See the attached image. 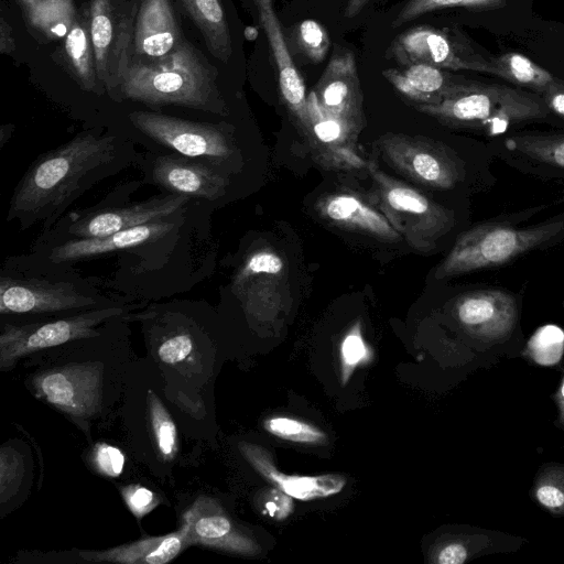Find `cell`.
<instances>
[{
    "label": "cell",
    "instance_id": "1",
    "mask_svg": "<svg viewBox=\"0 0 564 564\" xmlns=\"http://www.w3.org/2000/svg\"><path fill=\"white\" fill-rule=\"evenodd\" d=\"M137 158L131 141L83 131L31 163L14 188L7 221H17L21 230L35 225L50 229L86 191Z\"/></svg>",
    "mask_w": 564,
    "mask_h": 564
},
{
    "label": "cell",
    "instance_id": "2",
    "mask_svg": "<svg viewBox=\"0 0 564 564\" xmlns=\"http://www.w3.org/2000/svg\"><path fill=\"white\" fill-rule=\"evenodd\" d=\"M124 316L110 321L99 336L50 349L55 354L44 351L45 362L28 378L36 398L85 431L116 400V388L124 386L129 368L123 370V361L118 362L115 341L110 339Z\"/></svg>",
    "mask_w": 564,
    "mask_h": 564
},
{
    "label": "cell",
    "instance_id": "3",
    "mask_svg": "<svg viewBox=\"0 0 564 564\" xmlns=\"http://www.w3.org/2000/svg\"><path fill=\"white\" fill-rule=\"evenodd\" d=\"M99 285L73 265L52 264L31 252L8 257L0 273V315L35 318L128 304Z\"/></svg>",
    "mask_w": 564,
    "mask_h": 564
},
{
    "label": "cell",
    "instance_id": "4",
    "mask_svg": "<svg viewBox=\"0 0 564 564\" xmlns=\"http://www.w3.org/2000/svg\"><path fill=\"white\" fill-rule=\"evenodd\" d=\"M119 88L124 99L149 106L177 105L226 113L216 85V68L183 39L165 56L132 59Z\"/></svg>",
    "mask_w": 564,
    "mask_h": 564
},
{
    "label": "cell",
    "instance_id": "5",
    "mask_svg": "<svg viewBox=\"0 0 564 564\" xmlns=\"http://www.w3.org/2000/svg\"><path fill=\"white\" fill-rule=\"evenodd\" d=\"M141 184L142 182L137 181L122 185L96 206L63 215L50 229L41 232L33 246L109 236L139 225L171 218L193 200L185 195L167 193L142 202L127 203L124 194L135 191Z\"/></svg>",
    "mask_w": 564,
    "mask_h": 564
},
{
    "label": "cell",
    "instance_id": "6",
    "mask_svg": "<svg viewBox=\"0 0 564 564\" xmlns=\"http://www.w3.org/2000/svg\"><path fill=\"white\" fill-rule=\"evenodd\" d=\"M444 122L502 132L509 126L544 118L550 109L540 97L499 84L475 82L468 89L435 104L416 107Z\"/></svg>",
    "mask_w": 564,
    "mask_h": 564
},
{
    "label": "cell",
    "instance_id": "7",
    "mask_svg": "<svg viewBox=\"0 0 564 564\" xmlns=\"http://www.w3.org/2000/svg\"><path fill=\"white\" fill-rule=\"evenodd\" d=\"M135 306L123 304L64 314L59 317L2 321L0 370H9L23 357L99 336L110 321L127 315Z\"/></svg>",
    "mask_w": 564,
    "mask_h": 564
},
{
    "label": "cell",
    "instance_id": "8",
    "mask_svg": "<svg viewBox=\"0 0 564 564\" xmlns=\"http://www.w3.org/2000/svg\"><path fill=\"white\" fill-rule=\"evenodd\" d=\"M563 221H551L530 228L491 224L463 232L437 267L436 279H447L471 271L505 264L556 236Z\"/></svg>",
    "mask_w": 564,
    "mask_h": 564
},
{
    "label": "cell",
    "instance_id": "9",
    "mask_svg": "<svg viewBox=\"0 0 564 564\" xmlns=\"http://www.w3.org/2000/svg\"><path fill=\"white\" fill-rule=\"evenodd\" d=\"M372 195L391 226L415 250L427 252L454 226V215L417 189L368 164Z\"/></svg>",
    "mask_w": 564,
    "mask_h": 564
},
{
    "label": "cell",
    "instance_id": "10",
    "mask_svg": "<svg viewBox=\"0 0 564 564\" xmlns=\"http://www.w3.org/2000/svg\"><path fill=\"white\" fill-rule=\"evenodd\" d=\"M188 209L189 205L171 218L139 225L109 236L33 246L31 253L52 264L73 265L111 253L127 251L140 254V251L148 262L147 257L154 260L151 256L159 254V251H169L152 249L150 246L175 240L185 227Z\"/></svg>",
    "mask_w": 564,
    "mask_h": 564
},
{
    "label": "cell",
    "instance_id": "11",
    "mask_svg": "<svg viewBox=\"0 0 564 564\" xmlns=\"http://www.w3.org/2000/svg\"><path fill=\"white\" fill-rule=\"evenodd\" d=\"M151 370L148 379H143L141 365L130 364L124 379L126 395L140 409L124 404L126 423L131 427L132 440L141 444V455L166 467L176 458L178 437L176 424L162 399L151 387Z\"/></svg>",
    "mask_w": 564,
    "mask_h": 564
},
{
    "label": "cell",
    "instance_id": "12",
    "mask_svg": "<svg viewBox=\"0 0 564 564\" xmlns=\"http://www.w3.org/2000/svg\"><path fill=\"white\" fill-rule=\"evenodd\" d=\"M129 119L133 127L156 144L223 170L235 154L230 135L221 124L147 110L132 111Z\"/></svg>",
    "mask_w": 564,
    "mask_h": 564
},
{
    "label": "cell",
    "instance_id": "13",
    "mask_svg": "<svg viewBox=\"0 0 564 564\" xmlns=\"http://www.w3.org/2000/svg\"><path fill=\"white\" fill-rule=\"evenodd\" d=\"M138 9L131 0H91L90 35L98 80L108 90L120 86L133 53Z\"/></svg>",
    "mask_w": 564,
    "mask_h": 564
},
{
    "label": "cell",
    "instance_id": "14",
    "mask_svg": "<svg viewBox=\"0 0 564 564\" xmlns=\"http://www.w3.org/2000/svg\"><path fill=\"white\" fill-rule=\"evenodd\" d=\"M175 314H162L159 323L149 328L151 351L164 380L186 381L192 389L196 379L199 388L207 380V333L189 317L175 318ZM196 388V386H195Z\"/></svg>",
    "mask_w": 564,
    "mask_h": 564
},
{
    "label": "cell",
    "instance_id": "15",
    "mask_svg": "<svg viewBox=\"0 0 564 564\" xmlns=\"http://www.w3.org/2000/svg\"><path fill=\"white\" fill-rule=\"evenodd\" d=\"M389 54L401 65L423 63L445 70H474L495 75L491 59L477 54L448 30L420 25L400 34Z\"/></svg>",
    "mask_w": 564,
    "mask_h": 564
},
{
    "label": "cell",
    "instance_id": "16",
    "mask_svg": "<svg viewBox=\"0 0 564 564\" xmlns=\"http://www.w3.org/2000/svg\"><path fill=\"white\" fill-rule=\"evenodd\" d=\"M144 182L158 185L167 193L188 196L206 202L225 196L229 174L203 160L180 153H147L140 162Z\"/></svg>",
    "mask_w": 564,
    "mask_h": 564
},
{
    "label": "cell",
    "instance_id": "17",
    "mask_svg": "<svg viewBox=\"0 0 564 564\" xmlns=\"http://www.w3.org/2000/svg\"><path fill=\"white\" fill-rule=\"evenodd\" d=\"M191 546L184 524L177 531L145 536L137 541L107 550H72L51 552L42 555L39 563H120V564H165Z\"/></svg>",
    "mask_w": 564,
    "mask_h": 564
},
{
    "label": "cell",
    "instance_id": "18",
    "mask_svg": "<svg viewBox=\"0 0 564 564\" xmlns=\"http://www.w3.org/2000/svg\"><path fill=\"white\" fill-rule=\"evenodd\" d=\"M379 147L387 161L411 178L447 189L459 180L457 164L441 149L405 135L384 137Z\"/></svg>",
    "mask_w": 564,
    "mask_h": 564
},
{
    "label": "cell",
    "instance_id": "19",
    "mask_svg": "<svg viewBox=\"0 0 564 564\" xmlns=\"http://www.w3.org/2000/svg\"><path fill=\"white\" fill-rule=\"evenodd\" d=\"M313 93L325 112L358 127L362 116V94L351 51L334 52Z\"/></svg>",
    "mask_w": 564,
    "mask_h": 564
},
{
    "label": "cell",
    "instance_id": "20",
    "mask_svg": "<svg viewBox=\"0 0 564 564\" xmlns=\"http://www.w3.org/2000/svg\"><path fill=\"white\" fill-rule=\"evenodd\" d=\"M182 524L189 545H202L238 554H250L253 542L234 524L219 502L207 496L198 497L184 512Z\"/></svg>",
    "mask_w": 564,
    "mask_h": 564
},
{
    "label": "cell",
    "instance_id": "21",
    "mask_svg": "<svg viewBox=\"0 0 564 564\" xmlns=\"http://www.w3.org/2000/svg\"><path fill=\"white\" fill-rule=\"evenodd\" d=\"M402 66L387 68L382 75L399 93L419 105L438 102L468 89L475 83L423 63Z\"/></svg>",
    "mask_w": 564,
    "mask_h": 564
},
{
    "label": "cell",
    "instance_id": "22",
    "mask_svg": "<svg viewBox=\"0 0 564 564\" xmlns=\"http://www.w3.org/2000/svg\"><path fill=\"white\" fill-rule=\"evenodd\" d=\"M182 41L170 0H142L135 15L133 53L143 59L167 55Z\"/></svg>",
    "mask_w": 564,
    "mask_h": 564
},
{
    "label": "cell",
    "instance_id": "23",
    "mask_svg": "<svg viewBox=\"0 0 564 564\" xmlns=\"http://www.w3.org/2000/svg\"><path fill=\"white\" fill-rule=\"evenodd\" d=\"M241 453L269 482L291 498L302 501L327 498L339 494L346 479L339 475L291 476L278 470L270 455L252 444H242Z\"/></svg>",
    "mask_w": 564,
    "mask_h": 564
},
{
    "label": "cell",
    "instance_id": "24",
    "mask_svg": "<svg viewBox=\"0 0 564 564\" xmlns=\"http://www.w3.org/2000/svg\"><path fill=\"white\" fill-rule=\"evenodd\" d=\"M316 208L321 217L336 226L388 241L401 239L387 217L358 195L348 192L333 193L323 197Z\"/></svg>",
    "mask_w": 564,
    "mask_h": 564
},
{
    "label": "cell",
    "instance_id": "25",
    "mask_svg": "<svg viewBox=\"0 0 564 564\" xmlns=\"http://www.w3.org/2000/svg\"><path fill=\"white\" fill-rule=\"evenodd\" d=\"M258 9L260 23L278 67L281 95L289 109L305 127L307 122L305 85L288 50L280 21L273 11L272 3L262 4Z\"/></svg>",
    "mask_w": 564,
    "mask_h": 564
},
{
    "label": "cell",
    "instance_id": "26",
    "mask_svg": "<svg viewBox=\"0 0 564 564\" xmlns=\"http://www.w3.org/2000/svg\"><path fill=\"white\" fill-rule=\"evenodd\" d=\"M513 313V297L501 290L470 292L456 303V314L462 324L485 330L506 328Z\"/></svg>",
    "mask_w": 564,
    "mask_h": 564
},
{
    "label": "cell",
    "instance_id": "27",
    "mask_svg": "<svg viewBox=\"0 0 564 564\" xmlns=\"http://www.w3.org/2000/svg\"><path fill=\"white\" fill-rule=\"evenodd\" d=\"M184 12L200 31L208 51L220 62L228 63L231 36L220 0H180Z\"/></svg>",
    "mask_w": 564,
    "mask_h": 564
},
{
    "label": "cell",
    "instance_id": "28",
    "mask_svg": "<svg viewBox=\"0 0 564 564\" xmlns=\"http://www.w3.org/2000/svg\"><path fill=\"white\" fill-rule=\"evenodd\" d=\"M65 55L79 86L87 91H97L95 54L90 35L89 9L76 18L65 36Z\"/></svg>",
    "mask_w": 564,
    "mask_h": 564
},
{
    "label": "cell",
    "instance_id": "29",
    "mask_svg": "<svg viewBox=\"0 0 564 564\" xmlns=\"http://www.w3.org/2000/svg\"><path fill=\"white\" fill-rule=\"evenodd\" d=\"M495 75L512 84L532 88L540 94L546 91L557 79L520 53H505L491 59Z\"/></svg>",
    "mask_w": 564,
    "mask_h": 564
},
{
    "label": "cell",
    "instance_id": "30",
    "mask_svg": "<svg viewBox=\"0 0 564 564\" xmlns=\"http://www.w3.org/2000/svg\"><path fill=\"white\" fill-rule=\"evenodd\" d=\"M26 14L31 25L48 39L66 36L76 20L73 0H36Z\"/></svg>",
    "mask_w": 564,
    "mask_h": 564
},
{
    "label": "cell",
    "instance_id": "31",
    "mask_svg": "<svg viewBox=\"0 0 564 564\" xmlns=\"http://www.w3.org/2000/svg\"><path fill=\"white\" fill-rule=\"evenodd\" d=\"M307 122L314 139L329 148L343 145L357 130L354 123L325 112L313 91L307 95Z\"/></svg>",
    "mask_w": 564,
    "mask_h": 564
},
{
    "label": "cell",
    "instance_id": "32",
    "mask_svg": "<svg viewBox=\"0 0 564 564\" xmlns=\"http://www.w3.org/2000/svg\"><path fill=\"white\" fill-rule=\"evenodd\" d=\"M506 144L532 160L564 169V134L520 133Z\"/></svg>",
    "mask_w": 564,
    "mask_h": 564
},
{
    "label": "cell",
    "instance_id": "33",
    "mask_svg": "<svg viewBox=\"0 0 564 564\" xmlns=\"http://www.w3.org/2000/svg\"><path fill=\"white\" fill-rule=\"evenodd\" d=\"M264 430L281 440L301 444H324L327 436L324 431L307 422L288 416H273L263 423Z\"/></svg>",
    "mask_w": 564,
    "mask_h": 564
},
{
    "label": "cell",
    "instance_id": "34",
    "mask_svg": "<svg viewBox=\"0 0 564 564\" xmlns=\"http://www.w3.org/2000/svg\"><path fill=\"white\" fill-rule=\"evenodd\" d=\"M505 3L506 0H409L397 14L392 26H401L424 13L438 9L455 7L495 9L505 6Z\"/></svg>",
    "mask_w": 564,
    "mask_h": 564
},
{
    "label": "cell",
    "instance_id": "35",
    "mask_svg": "<svg viewBox=\"0 0 564 564\" xmlns=\"http://www.w3.org/2000/svg\"><path fill=\"white\" fill-rule=\"evenodd\" d=\"M297 34L304 54L314 63L324 61L330 47V41L324 26L307 19L299 24Z\"/></svg>",
    "mask_w": 564,
    "mask_h": 564
},
{
    "label": "cell",
    "instance_id": "36",
    "mask_svg": "<svg viewBox=\"0 0 564 564\" xmlns=\"http://www.w3.org/2000/svg\"><path fill=\"white\" fill-rule=\"evenodd\" d=\"M284 269V261L280 254L272 250H259L251 253L238 271L235 284L241 285L249 278L257 274H280Z\"/></svg>",
    "mask_w": 564,
    "mask_h": 564
},
{
    "label": "cell",
    "instance_id": "37",
    "mask_svg": "<svg viewBox=\"0 0 564 564\" xmlns=\"http://www.w3.org/2000/svg\"><path fill=\"white\" fill-rule=\"evenodd\" d=\"M368 355L360 326L356 324L343 338L340 344L341 379L346 382L354 369L366 360Z\"/></svg>",
    "mask_w": 564,
    "mask_h": 564
},
{
    "label": "cell",
    "instance_id": "38",
    "mask_svg": "<svg viewBox=\"0 0 564 564\" xmlns=\"http://www.w3.org/2000/svg\"><path fill=\"white\" fill-rule=\"evenodd\" d=\"M1 502L14 495L21 478L24 465L21 455L13 448H1Z\"/></svg>",
    "mask_w": 564,
    "mask_h": 564
},
{
    "label": "cell",
    "instance_id": "39",
    "mask_svg": "<svg viewBox=\"0 0 564 564\" xmlns=\"http://www.w3.org/2000/svg\"><path fill=\"white\" fill-rule=\"evenodd\" d=\"M89 462L98 474L113 478L122 474L126 456L120 448L99 443L93 448Z\"/></svg>",
    "mask_w": 564,
    "mask_h": 564
},
{
    "label": "cell",
    "instance_id": "40",
    "mask_svg": "<svg viewBox=\"0 0 564 564\" xmlns=\"http://www.w3.org/2000/svg\"><path fill=\"white\" fill-rule=\"evenodd\" d=\"M121 492L128 508L138 518L149 513L159 503L155 494L141 485H129Z\"/></svg>",
    "mask_w": 564,
    "mask_h": 564
},
{
    "label": "cell",
    "instance_id": "41",
    "mask_svg": "<svg viewBox=\"0 0 564 564\" xmlns=\"http://www.w3.org/2000/svg\"><path fill=\"white\" fill-rule=\"evenodd\" d=\"M293 509V503L286 494H282L281 490H273L270 492L268 499L264 502V510L267 513L278 520L286 518Z\"/></svg>",
    "mask_w": 564,
    "mask_h": 564
},
{
    "label": "cell",
    "instance_id": "42",
    "mask_svg": "<svg viewBox=\"0 0 564 564\" xmlns=\"http://www.w3.org/2000/svg\"><path fill=\"white\" fill-rule=\"evenodd\" d=\"M332 155L333 162L348 167L359 169L366 166V162L357 155L349 147L337 145L329 148V156Z\"/></svg>",
    "mask_w": 564,
    "mask_h": 564
},
{
    "label": "cell",
    "instance_id": "43",
    "mask_svg": "<svg viewBox=\"0 0 564 564\" xmlns=\"http://www.w3.org/2000/svg\"><path fill=\"white\" fill-rule=\"evenodd\" d=\"M541 98L550 110L564 118V84L557 80L546 91L541 94Z\"/></svg>",
    "mask_w": 564,
    "mask_h": 564
},
{
    "label": "cell",
    "instance_id": "44",
    "mask_svg": "<svg viewBox=\"0 0 564 564\" xmlns=\"http://www.w3.org/2000/svg\"><path fill=\"white\" fill-rule=\"evenodd\" d=\"M467 551L458 543H452L444 546L437 555V563L440 564H462L466 561Z\"/></svg>",
    "mask_w": 564,
    "mask_h": 564
},
{
    "label": "cell",
    "instance_id": "45",
    "mask_svg": "<svg viewBox=\"0 0 564 564\" xmlns=\"http://www.w3.org/2000/svg\"><path fill=\"white\" fill-rule=\"evenodd\" d=\"M538 500L545 507L558 508L564 503V494L554 486L544 485L536 490Z\"/></svg>",
    "mask_w": 564,
    "mask_h": 564
},
{
    "label": "cell",
    "instance_id": "46",
    "mask_svg": "<svg viewBox=\"0 0 564 564\" xmlns=\"http://www.w3.org/2000/svg\"><path fill=\"white\" fill-rule=\"evenodd\" d=\"M15 50L11 26L1 18L0 22V53L10 54Z\"/></svg>",
    "mask_w": 564,
    "mask_h": 564
},
{
    "label": "cell",
    "instance_id": "47",
    "mask_svg": "<svg viewBox=\"0 0 564 564\" xmlns=\"http://www.w3.org/2000/svg\"><path fill=\"white\" fill-rule=\"evenodd\" d=\"M368 2L369 0H348L344 17L351 19L358 15Z\"/></svg>",
    "mask_w": 564,
    "mask_h": 564
},
{
    "label": "cell",
    "instance_id": "48",
    "mask_svg": "<svg viewBox=\"0 0 564 564\" xmlns=\"http://www.w3.org/2000/svg\"><path fill=\"white\" fill-rule=\"evenodd\" d=\"M23 7L26 9L29 8L32 3H34L36 0H19Z\"/></svg>",
    "mask_w": 564,
    "mask_h": 564
},
{
    "label": "cell",
    "instance_id": "49",
    "mask_svg": "<svg viewBox=\"0 0 564 564\" xmlns=\"http://www.w3.org/2000/svg\"><path fill=\"white\" fill-rule=\"evenodd\" d=\"M257 7H260L262 4L272 3L273 0H253Z\"/></svg>",
    "mask_w": 564,
    "mask_h": 564
},
{
    "label": "cell",
    "instance_id": "50",
    "mask_svg": "<svg viewBox=\"0 0 564 564\" xmlns=\"http://www.w3.org/2000/svg\"><path fill=\"white\" fill-rule=\"evenodd\" d=\"M562 392H563V395H564V384H563V389H562Z\"/></svg>",
    "mask_w": 564,
    "mask_h": 564
}]
</instances>
